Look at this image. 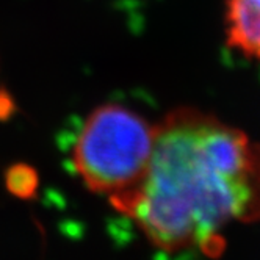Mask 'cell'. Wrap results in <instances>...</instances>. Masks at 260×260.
Returning a JSON list of instances; mask_svg holds the SVG:
<instances>
[{"mask_svg": "<svg viewBox=\"0 0 260 260\" xmlns=\"http://www.w3.org/2000/svg\"><path fill=\"white\" fill-rule=\"evenodd\" d=\"M110 204L158 249L216 251L231 224L260 218V143L201 110L177 108L155 125L138 187Z\"/></svg>", "mask_w": 260, "mask_h": 260, "instance_id": "obj_1", "label": "cell"}, {"mask_svg": "<svg viewBox=\"0 0 260 260\" xmlns=\"http://www.w3.org/2000/svg\"><path fill=\"white\" fill-rule=\"evenodd\" d=\"M7 182L10 190L17 196H30L31 191L35 190L36 177L33 171L27 168V166H17V168H13L8 173Z\"/></svg>", "mask_w": 260, "mask_h": 260, "instance_id": "obj_4", "label": "cell"}, {"mask_svg": "<svg viewBox=\"0 0 260 260\" xmlns=\"http://www.w3.org/2000/svg\"><path fill=\"white\" fill-rule=\"evenodd\" d=\"M155 127L122 104H102L72 144V168L92 193L115 201L134 191L151 160Z\"/></svg>", "mask_w": 260, "mask_h": 260, "instance_id": "obj_2", "label": "cell"}, {"mask_svg": "<svg viewBox=\"0 0 260 260\" xmlns=\"http://www.w3.org/2000/svg\"><path fill=\"white\" fill-rule=\"evenodd\" d=\"M224 30L234 50L260 60V0H228Z\"/></svg>", "mask_w": 260, "mask_h": 260, "instance_id": "obj_3", "label": "cell"}]
</instances>
